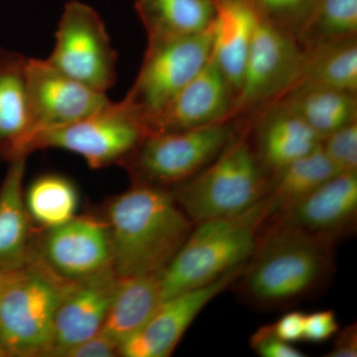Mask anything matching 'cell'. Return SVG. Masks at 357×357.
Listing matches in <instances>:
<instances>
[{"instance_id":"obj_36","label":"cell","mask_w":357,"mask_h":357,"mask_svg":"<svg viewBox=\"0 0 357 357\" xmlns=\"http://www.w3.org/2000/svg\"><path fill=\"white\" fill-rule=\"evenodd\" d=\"M0 357H2V356H1V352H0Z\"/></svg>"},{"instance_id":"obj_6","label":"cell","mask_w":357,"mask_h":357,"mask_svg":"<svg viewBox=\"0 0 357 357\" xmlns=\"http://www.w3.org/2000/svg\"><path fill=\"white\" fill-rule=\"evenodd\" d=\"M230 121L202 128L148 134L122 160L131 182L172 188L208 165L234 135Z\"/></svg>"},{"instance_id":"obj_11","label":"cell","mask_w":357,"mask_h":357,"mask_svg":"<svg viewBox=\"0 0 357 357\" xmlns=\"http://www.w3.org/2000/svg\"><path fill=\"white\" fill-rule=\"evenodd\" d=\"M306 54L292 33L258 18L232 119L255 105L276 102L300 74Z\"/></svg>"},{"instance_id":"obj_3","label":"cell","mask_w":357,"mask_h":357,"mask_svg":"<svg viewBox=\"0 0 357 357\" xmlns=\"http://www.w3.org/2000/svg\"><path fill=\"white\" fill-rule=\"evenodd\" d=\"M268 217L265 197L238 215L196 223L160 275L163 301L211 283L246 264Z\"/></svg>"},{"instance_id":"obj_32","label":"cell","mask_w":357,"mask_h":357,"mask_svg":"<svg viewBox=\"0 0 357 357\" xmlns=\"http://www.w3.org/2000/svg\"><path fill=\"white\" fill-rule=\"evenodd\" d=\"M119 356V344L105 333L93 337L66 349L59 357H115Z\"/></svg>"},{"instance_id":"obj_2","label":"cell","mask_w":357,"mask_h":357,"mask_svg":"<svg viewBox=\"0 0 357 357\" xmlns=\"http://www.w3.org/2000/svg\"><path fill=\"white\" fill-rule=\"evenodd\" d=\"M333 250L332 244L262 227L255 252L232 286L241 302L257 311L292 306L330 285Z\"/></svg>"},{"instance_id":"obj_24","label":"cell","mask_w":357,"mask_h":357,"mask_svg":"<svg viewBox=\"0 0 357 357\" xmlns=\"http://www.w3.org/2000/svg\"><path fill=\"white\" fill-rule=\"evenodd\" d=\"M337 174L340 172L328 158L321 145L284 167L270 178L266 195L269 204L268 218L292 208Z\"/></svg>"},{"instance_id":"obj_17","label":"cell","mask_w":357,"mask_h":357,"mask_svg":"<svg viewBox=\"0 0 357 357\" xmlns=\"http://www.w3.org/2000/svg\"><path fill=\"white\" fill-rule=\"evenodd\" d=\"M29 58L0 49V163L29 156L34 135L27 86Z\"/></svg>"},{"instance_id":"obj_28","label":"cell","mask_w":357,"mask_h":357,"mask_svg":"<svg viewBox=\"0 0 357 357\" xmlns=\"http://www.w3.org/2000/svg\"><path fill=\"white\" fill-rule=\"evenodd\" d=\"M319 0H249L258 18L282 30L300 34Z\"/></svg>"},{"instance_id":"obj_30","label":"cell","mask_w":357,"mask_h":357,"mask_svg":"<svg viewBox=\"0 0 357 357\" xmlns=\"http://www.w3.org/2000/svg\"><path fill=\"white\" fill-rule=\"evenodd\" d=\"M250 349L262 357H304L305 352L280 340L271 325L260 326L249 340Z\"/></svg>"},{"instance_id":"obj_25","label":"cell","mask_w":357,"mask_h":357,"mask_svg":"<svg viewBox=\"0 0 357 357\" xmlns=\"http://www.w3.org/2000/svg\"><path fill=\"white\" fill-rule=\"evenodd\" d=\"M284 107L299 115L321 140L357 121L356 95L335 89H305L267 107Z\"/></svg>"},{"instance_id":"obj_33","label":"cell","mask_w":357,"mask_h":357,"mask_svg":"<svg viewBox=\"0 0 357 357\" xmlns=\"http://www.w3.org/2000/svg\"><path fill=\"white\" fill-rule=\"evenodd\" d=\"M305 312L290 311L271 324L275 335L289 344L301 342L304 335Z\"/></svg>"},{"instance_id":"obj_1","label":"cell","mask_w":357,"mask_h":357,"mask_svg":"<svg viewBox=\"0 0 357 357\" xmlns=\"http://www.w3.org/2000/svg\"><path fill=\"white\" fill-rule=\"evenodd\" d=\"M109 227L117 277L161 273L194 229L169 188L131 182L100 213Z\"/></svg>"},{"instance_id":"obj_26","label":"cell","mask_w":357,"mask_h":357,"mask_svg":"<svg viewBox=\"0 0 357 357\" xmlns=\"http://www.w3.org/2000/svg\"><path fill=\"white\" fill-rule=\"evenodd\" d=\"M24 203L35 227L50 229L76 217L79 195L70 178L60 174H44L28 185Z\"/></svg>"},{"instance_id":"obj_13","label":"cell","mask_w":357,"mask_h":357,"mask_svg":"<svg viewBox=\"0 0 357 357\" xmlns=\"http://www.w3.org/2000/svg\"><path fill=\"white\" fill-rule=\"evenodd\" d=\"M27 86L34 135L81 121L112 102L107 93L67 76L46 59L29 58Z\"/></svg>"},{"instance_id":"obj_19","label":"cell","mask_w":357,"mask_h":357,"mask_svg":"<svg viewBox=\"0 0 357 357\" xmlns=\"http://www.w3.org/2000/svg\"><path fill=\"white\" fill-rule=\"evenodd\" d=\"M211 57L238 95L258 16L249 0H215Z\"/></svg>"},{"instance_id":"obj_21","label":"cell","mask_w":357,"mask_h":357,"mask_svg":"<svg viewBox=\"0 0 357 357\" xmlns=\"http://www.w3.org/2000/svg\"><path fill=\"white\" fill-rule=\"evenodd\" d=\"M160 275L119 277L100 332L119 345L139 332L163 302Z\"/></svg>"},{"instance_id":"obj_29","label":"cell","mask_w":357,"mask_h":357,"mask_svg":"<svg viewBox=\"0 0 357 357\" xmlns=\"http://www.w3.org/2000/svg\"><path fill=\"white\" fill-rule=\"evenodd\" d=\"M321 148L340 173H357V121L321 140Z\"/></svg>"},{"instance_id":"obj_4","label":"cell","mask_w":357,"mask_h":357,"mask_svg":"<svg viewBox=\"0 0 357 357\" xmlns=\"http://www.w3.org/2000/svg\"><path fill=\"white\" fill-rule=\"evenodd\" d=\"M270 178L262 168L248 129L229 141L208 165L172 188L192 222L238 215L266 197Z\"/></svg>"},{"instance_id":"obj_8","label":"cell","mask_w":357,"mask_h":357,"mask_svg":"<svg viewBox=\"0 0 357 357\" xmlns=\"http://www.w3.org/2000/svg\"><path fill=\"white\" fill-rule=\"evenodd\" d=\"M211 48V26L190 36L148 40L139 73L124 100L144 121L165 107L203 69Z\"/></svg>"},{"instance_id":"obj_7","label":"cell","mask_w":357,"mask_h":357,"mask_svg":"<svg viewBox=\"0 0 357 357\" xmlns=\"http://www.w3.org/2000/svg\"><path fill=\"white\" fill-rule=\"evenodd\" d=\"M148 135L142 116L126 100L81 121L33 136L28 151L56 148L83 157L91 169L121 164Z\"/></svg>"},{"instance_id":"obj_15","label":"cell","mask_w":357,"mask_h":357,"mask_svg":"<svg viewBox=\"0 0 357 357\" xmlns=\"http://www.w3.org/2000/svg\"><path fill=\"white\" fill-rule=\"evenodd\" d=\"M236 93L215 62L208 59L165 107L145 119L148 134L171 132L232 119Z\"/></svg>"},{"instance_id":"obj_34","label":"cell","mask_w":357,"mask_h":357,"mask_svg":"<svg viewBox=\"0 0 357 357\" xmlns=\"http://www.w3.org/2000/svg\"><path fill=\"white\" fill-rule=\"evenodd\" d=\"M328 357L357 356V326L356 324L347 326L338 330L335 335L332 349L326 354Z\"/></svg>"},{"instance_id":"obj_12","label":"cell","mask_w":357,"mask_h":357,"mask_svg":"<svg viewBox=\"0 0 357 357\" xmlns=\"http://www.w3.org/2000/svg\"><path fill=\"white\" fill-rule=\"evenodd\" d=\"M357 222V173H340L263 227L286 230L337 245L352 236Z\"/></svg>"},{"instance_id":"obj_9","label":"cell","mask_w":357,"mask_h":357,"mask_svg":"<svg viewBox=\"0 0 357 357\" xmlns=\"http://www.w3.org/2000/svg\"><path fill=\"white\" fill-rule=\"evenodd\" d=\"M55 37V47L46 59L53 67L100 93L114 86L117 54L93 7L79 0L68 2Z\"/></svg>"},{"instance_id":"obj_35","label":"cell","mask_w":357,"mask_h":357,"mask_svg":"<svg viewBox=\"0 0 357 357\" xmlns=\"http://www.w3.org/2000/svg\"><path fill=\"white\" fill-rule=\"evenodd\" d=\"M14 273V272H13ZM13 273H0V296H1L2 291L6 287L7 282L10 279ZM2 356V354H1Z\"/></svg>"},{"instance_id":"obj_16","label":"cell","mask_w":357,"mask_h":357,"mask_svg":"<svg viewBox=\"0 0 357 357\" xmlns=\"http://www.w3.org/2000/svg\"><path fill=\"white\" fill-rule=\"evenodd\" d=\"M117 282L119 277L109 270L69 289L56 312L48 357H59L66 349L102 331Z\"/></svg>"},{"instance_id":"obj_31","label":"cell","mask_w":357,"mask_h":357,"mask_svg":"<svg viewBox=\"0 0 357 357\" xmlns=\"http://www.w3.org/2000/svg\"><path fill=\"white\" fill-rule=\"evenodd\" d=\"M338 330L337 316L332 310L310 312L305 314L303 340L321 344L335 337Z\"/></svg>"},{"instance_id":"obj_22","label":"cell","mask_w":357,"mask_h":357,"mask_svg":"<svg viewBox=\"0 0 357 357\" xmlns=\"http://www.w3.org/2000/svg\"><path fill=\"white\" fill-rule=\"evenodd\" d=\"M306 51L300 74L274 103L309 89H335L356 95V38L306 48Z\"/></svg>"},{"instance_id":"obj_20","label":"cell","mask_w":357,"mask_h":357,"mask_svg":"<svg viewBox=\"0 0 357 357\" xmlns=\"http://www.w3.org/2000/svg\"><path fill=\"white\" fill-rule=\"evenodd\" d=\"M256 136L255 151L265 173L271 178L284 167L321 146V138L302 117L287 109H265Z\"/></svg>"},{"instance_id":"obj_14","label":"cell","mask_w":357,"mask_h":357,"mask_svg":"<svg viewBox=\"0 0 357 357\" xmlns=\"http://www.w3.org/2000/svg\"><path fill=\"white\" fill-rule=\"evenodd\" d=\"M244 266L206 285L164 300L139 332L119 345V356H170L199 312L220 294L231 288Z\"/></svg>"},{"instance_id":"obj_23","label":"cell","mask_w":357,"mask_h":357,"mask_svg":"<svg viewBox=\"0 0 357 357\" xmlns=\"http://www.w3.org/2000/svg\"><path fill=\"white\" fill-rule=\"evenodd\" d=\"M148 40L190 36L211 27L215 0H134Z\"/></svg>"},{"instance_id":"obj_10","label":"cell","mask_w":357,"mask_h":357,"mask_svg":"<svg viewBox=\"0 0 357 357\" xmlns=\"http://www.w3.org/2000/svg\"><path fill=\"white\" fill-rule=\"evenodd\" d=\"M29 261L68 283H79L112 269L109 227L102 215H76L50 229H37Z\"/></svg>"},{"instance_id":"obj_18","label":"cell","mask_w":357,"mask_h":357,"mask_svg":"<svg viewBox=\"0 0 357 357\" xmlns=\"http://www.w3.org/2000/svg\"><path fill=\"white\" fill-rule=\"evenodd\" d=\"M20 156L9 162L0 185V273H13L27 266L37 229L24 203L26 160Z\"/></svg>"},{"instance_id":"obj_5","label":"cell","mask_w":357,"mask_h":357,"mask_svg":"<svg viewBox=\"0 0 357 357\" xmlns=\"http://www.w3.org/2000/svg\"><path fill=\"white\" fill-rule=\"evenodd\" d=\"M75 283L29 261L11 275L0 296L2 357H48L59 305Z\"/></svg>"},{"instance_id":"obj_27","label":"cell","mask_w":357,"mask_h":357,"mask_svg":"<svg viewBox=\"0 0 357 357\" xmlns=\"http://www.w3.org/2000/svg\"><path fill=\"white\" fill-rule=\"evenodd\" d=\"M357 0H319L298 35L305 48L356 38Z\"/></svg>"}]
</instances>
